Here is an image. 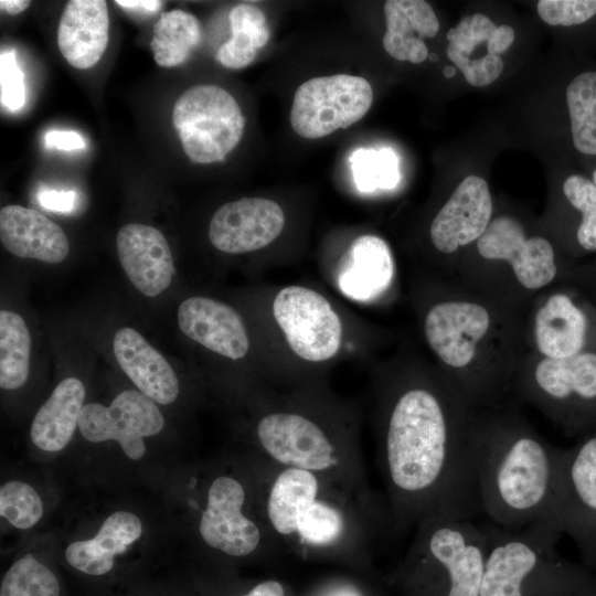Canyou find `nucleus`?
<instances>
[{
  "label": "nucleus",
  "mask_w": 596,
  "mask_h": 596,
  "mask_svg": "<svg viewBox=\"0 0 596 596\" xmlns=\"http://www.w3.org/2000/svg\"><path fill=\"white\" fill-rule=\"evenodd\" d=\"M476 409L439 369L406 365L383 375L377 454L397 524L482 512L471 446Z\"/></svg>",
  "instance_id": "obj_1"
},
{
  "label": "nucleus",
  "mask_w": 596,
  "mask_h": 596,
  "mask_svg": "<svg viewBox=\"0 0 596 596\" xmlns=\"http://www.w3.org/2000/svg\"><path fill=\"white\" fill-rule=\"evenodd\" d=\"M421 327L439 370L475 408L503 404L522 360L520 332L499 299L472 291L434 297Z\"/></svg>",
  "instance_id": "obj_2"
},
{
  "label": "nucleus",
  "mask_w": 596,
  "mask_h": 596,
  "mask_svg": "<svg viewBox=\"0 0 596 596\" xmlns=\"http://www.w3.org/2000/svg\"><path fill=\"white\" fill-rule=\"evenodd\" d=\"M262 460L317 473L376 505L369 488L355 412L323 392L306 385L273 395L255 422Z\"/></svg>",
  "instance_id": "obj_3"
},
{
  "label": "nucleus",
  "mask_w": 596,
  "mask_h": 596,
  "mask_svg": "<svg viewBox=\"0 0 596 596\" xmlns=\"http://www.w3.org/2000/svg\"><path fill=\"white\" fill-rule=\"evenodd\" d=\"M471 446L482 512L491 523L511 530L540 521L557 524L556 447L503 404L476 409Z\"/></svg>",
  "instance_id": "obj_4"
},
{
  "label": "nucleus",
  "mask_w": 596,
  "mask_h": 596,
  "mask_svg": "<svg viewBox=\"0 0 596 596\" xmlns=\"http://www.w3.org/2000/svg\"><path fill=\"white\" fill-rule=\"evenodd\" d=\"M258 493L278 547L301 555H342L370 546L380 510L328 479L262 460Z\"/></svg>",
  "instance_id": "obj_5"
},
{
  "label": "nucleus",
  "mask_w": 596,
  "mask_h": 596,
  "mask_svg": "<svg viewBox=\"0 0 596 596\" xmlns=\"http://www.w3.org/2000/svg\"><path fill=\"white\" fill-rule=\"evenodd\" d=\"M485 526L489 547L479 596H564L579 583L582 574L555 551L562 532L553 521L519 530Z\"/></svg>",
  "instance_id": "obj_6"
},
{
  "label": "nucleus",
  "mask_w": 596,
  "mask_h": 596,
  "mask_svg": "<svg viewBox=\"0 0 596 596\" xmlns=\"http://www.w3.org/2000/svg\"><path fill=\"white\" fill-rule=\"evenodd\" d=\"M405 566L437 596H479L489 541L475 520L427 518L416 524Z\"/></svg>",
  "instance_id": "obj_7"
},
{
  "label": "nucleus",
  "mask_w": 596,
  "mask_h": 596,
  "mask_svg": "<svg viewBox=\"0 0 596 596\" xmlns=\"http://www.w3.org/2000/svg\"><path fill=\"white\" fill-rule=\"evenodd\" d=\"M567 436L596 428V350L564 359L522 361L513 390Z\"/></svg>",
  "instance_id": "obj_8"
},
{
  "label": "nucleus",
  "mask_w": 596,
  "mask_h": 596,
  "mask_svg": "<svg viewBox=\"0 0 596 596\" xmlns=\"http://www.w3.org/2000/svg\"><path fill=\"white\" fill-rule=\"evenodd\" d=\"M269 320L279 345L294 363L322 370L337 359L344 344V322L330 299L305 285H286L269 300Z\"/></svg>",
  "instance_id": "obj_9"
},
{
  "label": "nucleus",
  "mask_w": 596,
  "mask_h": 596,
  "mask_svg": "<svg viewBox=\"0 0 596 596\" xmlns=\"http://www.w3.org/2000/svg\"><path fill=\"white\" fill-rule=\"evenodd\" d=\"M172 121L185 155L203 164L223 161L238 145L245 127L236 99L216 85H195L181 94Z\"/></svg>",
  "instance_id": "obj_10"
},
{
  "label": "nucleus",
  "mask_w": 596,
  "mask_h": 596,
  "mask_svg": "<svg viewBox=\"0 0 596 596\" xmlns=\"http://www.w3.org/2000/svg\"><path fill=\"white\" fill-rule=\"evenodd\" d=\"M554 513L561 532L596 565V428L571 448L556 447Z\"/></svg>",
  "instance_id": "obj_11"
},
{
  "label": "nucleus",
  "mask_w": 596,
  "mask_h": 596,
  "mask_svg": "<svg viewBox=\"0 0 596 596\" xmlns=\"http://www.w3.org/2000/svg\"><path fill=\"white\" fill-rule=\"evenodd\" d=\"M372 102V86L361 76L336 74L313 77L297 88L290 124L302 138H322L359 121Z\"/></svg>",
  "instance_id": "obj_12"
},
{
  "label": "nucleus",
  "mask_w": 596,
  "mask_h": 596,
  "mask_svg": "<svg viewBox=\"0 0 596 596\" xmlns=\"http://www.w3.org/2000/svg\"><path fill=\"white\" fill-rule=\"evenodd\" d=\"M247 491L234 476H216L209 485L199 533L211 549L232 557H246L263 547H278L265 519L248 515Z\"/></svg>",
  "instance_id": "obj_13"
},
{
  "label": "nucleus",
  "mask_w": 596,
  "mask_h": 596,
  "mask_svg": "<svg viewBox=\"0 0 596 596\" xmlns=\"http://www.w3.org/2000/svg\"><path fill=\"white\" fill-rule=\"evenodd\" d=\"M530 328L540 356L564 359L596 350V304L576 286L556 289L535 309Z\"/></svg>",
  "instance_id": "obj_14"
},
{
  "label": "nucleus",
  "mask_w": 596,
  "mask_h": 596,
  "mask_svg": "<svg viewBox=\"0 0 596 596\" xmlns=\"http://www.w3.org/2000/svg\"><path fill=\"white\" fill-rule=\"evenodd\" d=\"M476 246L485 260L508 265L518 286L526 291L549 287L560 276L570 277L560 269L551 242L542 236L528 237L521 223L509 215L491 220Z\"/></svg>",
  "instance_id": "obj_15"
},
{
  "label": "nucleus",
  "mask_w": 596,
  "mask_h": 596,
  "mask_svg": "<svg viewBox=\"0 0 596 596\" xmlns=\"http://www.w3.org/2000/svg\"><path fill=\"white\" fill-rule=\"evenodd\" d=\"M164 426V418L155 401L143 393L126 390L105 406L88 403L83 406L78 428L92 443L116 440L125 455L134 460L146 453L145 437L155 436Z\"/></svg>",
  "instance_id": "obj_16"
},
{
  "label": "nucleus",
  "mask_w": 596,
  "mask_h": 596,
  "mask_svg": "<svg viewBox=\"0 0 596 596\" xmlns=\"http://www.w3.org/2000/svg\"><path fill=\"white\" fill-rule=\"evenodd\" d=\"M286 223L281 206L265 198H243L223 204L209 225L211 244L226 254L259 251L281 234Z\"/></svg>",
  "instance_id": "obj_17"
},
{
  "label": "nucleus",
  "mask_w": 596,
  "mask_h": 596,
  "mask_svg": "<svg viewBox=\"0 0 596 596\" xmlns=\"http://www.w3.org/2000/svg\"><path fill=\"white\" fill-rule=\"evenodd\" d=\"M492 216V199L485 179L466 177L440 207L429 225L434 247L443 254L476 242Z\"/></svg>",
  "instance_id": "obj_18"
},
{
  "label": "nucleus",
  "mask_w": 596,
  "mask_h": 596,
  "mask_svg": "<svg viewBox=\"0 0 596 596\" xmlns=\"http://www.w3.org/2000/svg\"><path fill=\"white\" fill-rule=\"evenodd\" d=\"M178 324L189 339L226 359H244L251 350L243 317L223 301L203 296L184 299L178 309Z\"/></svg>",
  "instance_id": "obj_19"
},
{
  "label": "nucleus",
  "mask_w": 596,
  "mask_h": 596,
  "mask_svg": "<svg viewBox=\"0 0 596 596\" xmlns=\"http://www.w3.org/2000/svg\"><path fill=\"white\" fill-rule=\"evenodd\" d=\"M116 247L120 265L138 291L156 297L169 287L174 275L173 258L159 230L139 223L124 225Z\"/></svg>",
  "instance_id": "obj_20"
},
{
  "label": "nucleus",
  "mask_w": 596,
  "mask_h": 596,
  "mask_svg": "<svg viewBox=\"0 0 596 596\" xmlns=\"http://www.w3.org/2000/svg\"><path fill=\"white\" fill-rule=\"evenodd\" d=\"M113 350L119 366L141 393L163 405L177 400L180 384L174 370L140 332L128 327L119 329Z\"/></svg>",
  "instance_id": "obj_21"
},
{
  "label": "nucleus",
  "mask_w": 596,
  "mask_h": 596,
  "mask_svg": "<svg viewBox=\"0 0 596 596\" xmlns=\"http://www.w3.org/2000/svg\"><path fill=\"white\" fill-rule=\"evenodd\" d=\"M109 17L104 0H72L57 28V45L66 62L78 70L93 67L108 44Z\"/></svg>",
  "instance_id": "obj_22"
},
{
  "label": "nucleus",
  "mask_w": 596,
  "mask_h": 596,
  "mask_svg": "<svg viewBox=\"0 0 596 596\" xmlns=\"http://www.w3.org/2000/svg\"><path fill=\"white\" fill-rule=\"evenodd\" d=\"M0 240L11 254L45 263H61L70 252L64 231L39 211L7 205L0 211Z\"/></svg>",
  "instance_id": "obj_23"
},
{
  "label": "nucleus",
  "mask_w": 596,
  "mask_h": 596,
  "mask_svg": "<svg viewBox=\"0 0 596 596\" xmlns=\"http://www.w3.org/2000/svg\"><path fill=\"white\" fill-rule=\"evenodd\" d=\"M142 533L140 519L129 511H116L89 540L71 543L65 550L67 564L83 575L102 578L115 568V557L127 551Z\"/></svg>",
  "instance_id": "obj_24"
},
{
  "label": "nucleus",
  "mask_w": 596,
  "mask_h": 596,
  "mask_svg": "<svg viewBox=\"0 0 596 596\" xmlns=\"http://www.w3.org/2000/svg\"><path fill=\"white\" fill-rule=\"evenodd\" d=\"M386 31L383 47L397 61L422 63L428 58L425 38L439 31L432 6L423 0H389L384 4Z\"/></svg>",
  "instance_id": "obj_25"
},
{
  "label": "nucleus",
  "mask_w": 596,
  "mask_h": 596,
  "mask_svg": "<svg viewBox=\"0 0 596 596\" xmlns=\"http://www.w3.org/2000/svg\"><path fill=\"white\" fill-rule=\"evenodd\" d=\"M85 398L81 380L66 377L61 381L35 414L30 436L33 444L45 451H58L71 440Z\"/></svg>",
  "instance_id": "obj_26"
},
{
  "label": "nucleus",
  "mask_w": 596,
  "mask_h": 596,
  "mask_svg": "<svg viewBox=\"0 0 596 596\" xmlns=\"http://www.w3.org/2000/svg\"><path fill=\"white\" fill-rule=\"evenodd\" d=\"M231 39L216 53V60L227 68L238 70L249 65L270 36V29L263 11L248 3L232 8L228 14Z\"/></svg>",
  "instance_id": "obj_27"
},
{
  "label": "nucleus",
  "mask_w": 596,
  "mask_h": 596,
  "mask_svg": "<svg viewBox=\"0 0 596 596\" xmlns=\"http://www.w3.org/2000/svg\"><path fill=\"white\" fill-rule=\"evenodd\" d=\"M564 94L573 149L596 157V68L575 74Z\"/></svg>",
  "instance_id": "obj_28"
},
{
  "label": "nucleus",
  "mask_w": 596,
  "mask_h": 596,
  "mask_svg": "<svg viewBox=\"0 0 596 596\" xmlns=\"http://www.w3.org/2000/svg\"><path fill=\"white\" fill-rule=\"evenodd\" d=\"M201 38V24L193 14L179 9L166 11L153 26V58L162 67L178 66L189 58Z\"/></svg>",
  "instance_id": "obj_29"
},
{
  "label": "nucleus",
  "mask_w": 596,
  "mask_h": 596,
  "mask_svg": "<svg viewBox=\"0 0 596 596\" xmlns=\"http://www.w3.org/2000/svg\"><path fill=\"white\" fill-rule=\"evenodd\" d=\"M564 200L573 220L571 252L573 255L596 253V185L585 174L572 173L562 183Z\"/></svg>",
  "instance_id": "obj_30"
},
{
  "label": "nucleus",
  "mask_w": 596,
  "mask_h": 596,
  "mask_svg": "<svg viewBox=\"0 0 596 596\" xmlns=\"http://www.w3.org/2000/svg\"><path fill=\"white\" fill-rule=\"evenodd\" d=\"M31 337L22 317L13 311L0 312V386L21 387L30 371Z\"/></svg>",
  "instance_id": "obj_31"
},
{
  "label": "nucleus",
  "mask_w": 596,
  "mask_h": 596,
  "mask_svg": "<svg viewBox=\"0 0 596 596\" xmlns=\"http://www.w3.org/2000/svg\"><path fill=\"white\" fill-rule=\"evenodd\" d=\"M57 575L46 564L26 554L2 576L0 596H61Z\"/></svg>",
  "instance_id": "obj_32"
},
{
  "label": "nucleus",
  "mask_w": 596,
  "mask_h": 596,
  "mask_svg": "<svg viewBox=\"0 0 596 596\" xmlns=\"http://www.w3.org/2000/svg\"><path fill=\"white\" fill-rule=\"evenodd\" d=\"M351 161L355 182L362 191L392 189L398 182L397 158L390 148L359 149Z\"/></svg>",
  "instance_id": "obj_33"
},
{
  "label": "nucleus",
  "mask_w": 596,
  "mask_h": 596,
  "mask_svg": "<svg viewBox=\"0 0 596 596\" xmlns=\"http://www.w3.org/2000/svg\"><path fill=\"white\" fill-rule=\"evenodd\" d=\"M0 514L18 529H30L43 514L42 500L25 482H6L0 488Z\"/></svg>",
  "instance_id": "obj_34"
},
{
  "label": "nucleus",
  "mask_w": 596,
  "mask_h": 596,
  "mask_svg": "<svg viewBox=\"0 0 596 596\" xmlns=\"http://www.w3.org/2000/svg\"><path fill=\"white\" fill-rule=\"evenodd\" d=\"M540 18L554 26L576 28L596 19V0H540Z\"/></svg>",
  "instance_id": "obj_35"
},
{
  "label": "nucleus",
  "mask_w": 596,
  "mask_h": 596,
  "mask_svg": "<svg viewBox=\"0 0 596 596\" xmlns=\"http://www.w3.org/2000/svg\"><path fill=\"white\" fill-rule=\"evenodd\" d=\"M0 100L11 111L19 110L25 103L24 74L13 49L2 50L0 54Z\"/></svg>",
  "instance_id": "obj_36"
},
{
  "label": "nucleus",
  "mask_w": 596,
  "mask_h": 596,
  "mask_svg": "<svg viewBox=\"0 0 596 596\" xmlns=\"http://www.w3.org/2000/svg\"><path fill=\"white\" fill-rule=\"evenodd\" d=\"M38 201L42 207L53 212L71 213L76 207L77 193L74 190L41 189Z\"/></svg>",
  "instance_id": "obj_37"
},
{
  "label": "nucleus",
  "mask_w": 596,
  "mask_h": 596,
  "mask_svg": "<svg viewBox=\"0 0 596 596\" xmlns=\"http://www.w3.org/2000/svg\"><path fill=\"white\" fill-rule=\"evenodd\" d=\"M45 145L47 148L71 151L83 149L86 143L77 131L52 129L45 135Z\"/></svg>",
  "instance_id": "obj_38"
},
{
  "label": "nucleus",
  "mask_w": 596,
  "mask_h": 596,
  "mask_svg": "<svg viewBox=\"0 0 596 596\" xmlns=\"http://www.w3.org/2000/svg\"><path fill=\"white\" fill-rule=\"evenodd\" d=\"M596 304V258L573 268L568 278Z\"/></svg>",
  "instance_id": "obj_39"
},
{
  "label": "nucleus",
  "mask_w": 596,
  "mask_h": 596,
  "mask_svg": "<svg viewBox=\"0 0 596 596\" xmlns=\"http://www.w3.org/2000/svg\"><path fill=\"white\" fill-rule=\"evenodd\" d=\"M237 596H286V592L280 582L268 579L254 585L246 593Z\"/></svg>",
  "instance_id": "obj_40"
},
{
  "label": "nucleus",
  "mask_w": 596,
  "mask_h": 596,
  "mask_svg": "<svg viewBox=\"0 0 596 596\" xmlns=\"http://www.w3.org/2000/svg\"><path fill=\"white\" fill-rule=\"evenodd\" d=\"M115 3L127 10L141 13H155L162 7V1L155 0H117Z\"/></svg>",
  "instance_id": "obj_41"
},
{
  "label": "nucleus",
  "mask_w": 596,
  "mask_h": 596,
  "mask_svg": "<svg viewBox=\"0 0 596 596\" xmlns=\"http://www.w3.org/2000/svg\"><path fill=\"white\" fill-rule=\"evenodd\" d=\"M29 0H1L0 8L9 14H19L29 8Z\"/></svg>",
  "instance_id": "obj_42"
},
{
  "label": "nucleus",
  "mask_w": 596,
  "mask_h": 596,
  "mask_svg": "<svg viewBox=\"0 0 596 596\" xmlns=\"http://www.w3.org/2000/svg\"><path fill=\"white\" fill-rule=\"evenodd\" d=\"M322 596H361L360 593L351 586L342 585L329 589Z\"/></svg>",
  "instance_id": "obj_43"
},
{
  "label": "nucleus",
  "mask_w": 596,
  "mask_h": 596,
  "mask_svg": "<svg viewBox=\"0 0 596 596\" xmlns=\"http://www.w3.org/2000/svg\"><path fill=\"white\" fill-rule=\"evenodd\" d=\"M456 72H457L456 67L450 66V65L445 66L443 70V74L447 78L454 77L456 75Z\"/></svg>",
  "instance_id": "obj_44"
},
{
  "label": "nucleus",
  "mask_w": 596,
  "mask_h": 596,
  "mask_svg": "<svg viewBox=\"0 0 596 596\" xmlns=\"http://www.w3.org/2000/svg\"><path fill=\"white\" fill-rule=\"evenodd\" d=\"M590 177H588L596 185V164L590 169Z\"/></svg>",
  "instance_id": "obj_45"
},
{
  "label": "nucleus",
  "mask_w": 596,
  "mask_h": 596,
  "mask_svg": "<svg viewBox=\"0 0 596 596\" xmlns=\"http://www.w3.org/2000/svg\"><path fill=\"white\" fill-rule=\"evenodd\" d=\"M428 60H429L430 62H437V60H438L437 54L430 53V54L428 55Z\"/></svg>",
  "instance_id": "obj_46"
}]
</instances>
